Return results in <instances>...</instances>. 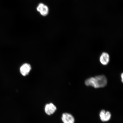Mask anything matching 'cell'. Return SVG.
I'll list each match as a JSON object with an SVG mask.
<instances>
[{
    "instance_id": "52a82bcc",
    "label": "cell",
    "mask_w": 123,
    "mask_h": 123,
    "mask_svg": "<svg viewBox=\"0 0 123 123\" xmlns=\"http://www.w3.org/2000/svg\"><path fill=\"white\" fill-rule=\"evenodd\" d=\"M31 69V67L30 64H24L21 66L20 68V71L23 76H26L30 73Z\"/></svg>"
},
{
    "instance_id": "277c9868",
    "label": "cell",
    "mask_w": 123,
    "mask_h": 123,
    "mask_svg": "<svg viewBox=\"0 0 123 123\" xmlns=\"http://www.w3.org/2000/svg\"><path fill=\"white\" fill-rule=\"evenodd\" d=\"M56 107L52 103L46 104L44 107V111L48 115H51L55 113L56 110Z\"/></svg>"
},
{
    "instance_id": "ba28073f",
    "label": "cell",
    "mask_w": 123,
    "mask_h": 123,
    "mask_svg": "<svg viewBox=\"0 0 123 123\" xmlns=\"http://www.w3.org/2000/svg\"><path fill=\"white\" fill-rule=\"evenodd\" d=\"M121 79H121V81H122V82H123V73H122V74H121Z\"/></svg>"
},
{
    "instance_id": "7a4b0ae2",
    "label": "cell",
    "mask_w": 123,
    "mask_h": 123,
    "mask_svg": "<svg viewBox=\"0 0 123 123\" xmlns=\"http://www.w3.org/2000/svg\"><path fill=\"white\" fill-rule=\"evenodd\" d=\"M62 120L64 123H74L75 119L73 115L68 113H63Z\"/></svg>"
},
{
    "instance_id": "3957f363",
    "label": "cell",
    "mask_w": 123,
    "mask_h": 123,
    "mask_svg": "<svg viewBox=\"0 0 123 123\" xmlns=\"http://www.w3.org/2000/svg\"><path fill=\"white\" fill-rule=\"evenodd\" d=\"M111 114L110 112L102 110L100 112L99 117L101 120L103 122H107L111 119Z\"/></svg>"
},
{
    "instance_id": "5b68a950",
    "label": "cell",
    "mask_w": 123,
    "mask_h": 123,
    "mask_svg": "<svg viewBox=\"0 0 123 123\" xmlns=\"http://www.w3.org/2000/svg\"><path fill=\"white\" fill-rule=\"evenodd\" d=\"M99 61L101 63L104 65H106L110 61V56L109 54L103 52L100 57Z\"/></svg>"
},
{
    "instance_id": "8992f818",
    "label": "cell",
    "mask_w": 123,
    "mask_h": 123,
    "mask_svg": "<svg viewBox=\"0 0 123 123\" xmlns=\"http://www.w3.org/2000/svg\"><path fill=\"white\" fill-rule=\"evenodd\" d=\"M37 10L40 12L41 14L43 16H45L48 13L49 9L48 7L42 3L39 4L37 8Z\"/></svg>"
},
{
    "instance_id": "6da1fadb",
    "label": "cell",
    "mask_w": 123,
    "mask_h": 123,
    "mask_svg": "<svg viewBox=\"0 0 123 123\" xmlns=\"http://www.w3.org/2000/svg\"><path fill=\"white\" fill-rule=\"evenodd\" d=\"M107 80L104 75H99L88 78L85 82L86 85L92 86L95 88H102L107 85Z\"/></svg>"
}]
</instances>
